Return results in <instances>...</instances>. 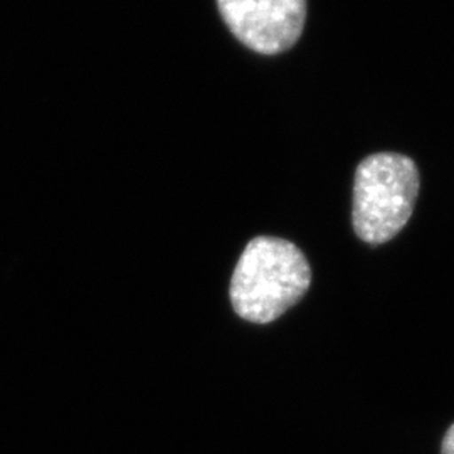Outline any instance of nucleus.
Listing matches in <instances>:
<instances>
[{
  "mask_svg": "<svg viewBox=\"0 0 454 454\" xmlns=\"http://www.w3.org/2000/svg\"><path fill=\"white\" fill-rule=\"evenodd\" d=\"M311 270L294 244L260 236L246 246L231 279V301L251 324H271L309 292Z\"/></svg>",
  "mask_w": 454,
  "mask_h": 454,
  "instance_id": "nucleus-1",
  "label": "nucleus"
},
{
  "mask_svg": "<svg viewBox=\"0 0 454 454\" xmlns=\"http://www.w3.org/2000/svg\"><path fill=\"white\" fill-rule=\"evenodd\" d=\"M416 163L401 153H373L357 167L352 223L367 244L394 239L412 215L419 195Z\"/></svg>",
  "mask_w": 454,
  "mask_h": 454,
  "instance_id": "nucleus-2",
  "label": "nucleus"
},
{
  "mask_svg": "<svg viewBox=\"0 0 454 454\" xmlns=\"http://www.w3.org/2000/svg\"><path fill=\"white\" fill-rule=\"evenodd\" d=\"M217 7L236 39L266 56L293 48L307 20V0H217Z\"/></svg>",
  "mask_w": 454,
  "mask_h": 454,
  "instance_id": "nucleus-3",
  "label": "nucleus"
},
{
  "mask_svg": "<svg viewBox=\"0 0 454 454\" xmlns=\"http://www.w3.org/2000/svg\"><path fill=\"white\" fill-rule=\"evenodd\" d=\"M441 454H454V424L448 429L446 436L442 439Z\"/></svg>",
  "mask_w": 454,
  "mask_h": 454,
  "instance_id": "nucleus-4",
  "label": "nucleus"
}]
</instances>
